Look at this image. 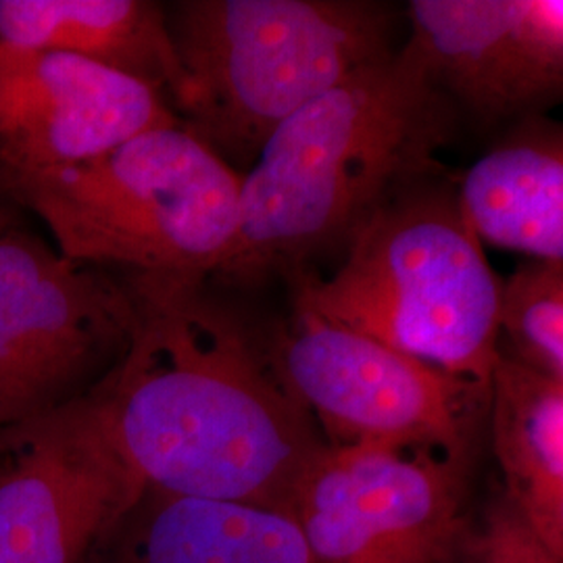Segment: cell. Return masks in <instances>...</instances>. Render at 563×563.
Instances as JSON below:
<instances>
[{"mask_svg": "<svg viewBox=\"0 0 563 563\" xmlns=\"http://www.w3.org/2000/svg\"><path fill=\"white\" fill-rule=\"evenodd\" d=\"M470 460L376 444H325L288 518L313 563H446L462 541Z\"/></svg>", "mask_w": 563, "mask_h": 563, "instance_id": "ba28073f", "label": "cell"}, {"mask_svg": "<svg viewBox=\"0 0 563 563\" xmlns=\"http://www.w3.org/2000/svg\"><path fill=\"white\" fill-rule=\"evenodd\" d=\"M0 180L41 218L65 260L123 274L209 280L241 225L242 174L181 123L76 165L0 163Z\"/></svg>", "mask_w": 563, "mask_h": 563, "instance_id": "5b68a950", "label": "cell"}, {"mask_svg": "<svg viewBox=\"0 0 563 563\" xmlns=\"http://www.w3.org/2000/svg\"><path fill=\"white\" fill-rule=\"evenodd\" d=\"M453 120L411 42L305 104L242 174L239 234L211 278L297 282L344 253L380 207L443 172Z\"/></svg>", "mask_w": 563, "mask_h": 563, "instance_id": "7a4b0ae2", "label": "cell"}, {"mask_svg": "<svg viewBox=\"0 0 563 563\" xmlns=\"http://www.w3.org/2000/svg\"><path fill=\"white\" fill-rule=\"evenodd\" d=\"M488 418L505 499L563 560V380L501 353L490 378Z\"/></svg>", "mask_w": 563, "mask_h": 563, "instance_id": "9a60e30c", "label": "cell"}, {"mask_svg": "<svg viewBox=\"0 0 563 563\" xmlns=\"http://www.w3.org/2000/svg\"><path fill=\"white\" fill-rule=\"evenodd\" d=\"M167 27L174 113L242 174L284 121L393 53L390 11L363 0H186Z\"/></svg>", "mask_w": 563, "mask_h": 563, "instance_id": "3957f363", "label": "cell"}, {"mask_svg": "<svg viewBox=\"0 0 563 563\" xmlns=\"http://www.w3.org/2000/svg\"><path fill=\"white\" fill-rule=\"evenodd\" d=\"M18 211L20 207L9 197L4 184L0 180V236L18 225Z\"/></svg>", "mask_w": 563, "mask_h": 563, "instance_id": "ac0fdd59", "label": "cell"}, {"mask_svg": "<svg viewBox=\"0 0 563 563\" xmlns=\"http://www.w3.org/2000/svg\"><path fill=\"white\" fill-rule=\"evenodd\" d=\"M272 362L328 444H376L470 460L490 386L451 376L295 307Z\"/></svg>", "mask_w": 563, "mask_h": 563, "instance_id": "8992f818", "label": "cell"}, {"mask_svg": "<svg viewBox=\"0 0 563 563\" xmlns=\"http://www.w3.org/2000/svg\"><path fill=\"white\" fill-rule=\"evenodd\" d=\"M446 563H563L523 522L505 497L484 514L478 528L465 530Z\"/></svg>", "mask_w": 563, "mask_h": 563, "instance_id": "e0dca14e", "label": "cell"}, {"mask_svg": "<svg viewBox=\"0 0 563 563\" xmlns=\"http://www.w3.org/2000/svg\"><path fill=\"white\" fill-rule=\"evenodd\" d=\"M407 13L430 80L484 125L560 99L562 0H413Z\"/></svg>", "mask_w": 563, "mask_h": 563, "instance_id": "30bf717a", "label": "cell"}, {"mask_svg": "<svg viewBox=\"0 0 563 563\" xmlns=\"http://www.w3.org/2000/svg\"><path fill=\"white\" fill-rule=\"evenodd\" d=\"M123 278L65 260L23 228L0 236V428L88 395L128 349Z\"/></svg>", "mask_w": 563, "mask_h": 563, "instance_id": "52a82bcc", "label": "cell"}, {"mask_svg": "<svg viewBox=\"0 0 563 563\" xmlns=\"http://www.w3.org/2000/svg\"><path fill=\"white\" fill-rule=\"evenodd\" d=\"M501 282L457 192L428 180L380 207L330 278L295 282V307L490 386L501 357Z\"/></svg>", "mask_w": 563, "mask_h": 563, "instance_id": "277c9868", "label": "cell"}, {"mask_svg": "<svg viewBox=\"0 0 563 563\" xmlns=\"http://www.w3.org/2000/svg\"><path fill=\"white\" fill-rule=\"evenodd\" d=\"M102 563H313L292 518L144 486L97 549Z\"/></svg>", "mask_w": 563, "mask_h": 563, "instance_id": "7c38bea8", "label": "cell"}, {"mask_svg": "<svg viewBox=\"0 0 563 563\" xmlns=\"http://www.w3.org/2000/svg\"><path fill=\"white\" fill-rule=\"evenodd\" d=\"M501 334L509 360L563 380V263L528 260L501 282Z\"/></svg>", "mask_w": 563, "mask_h": 563, "instance_id": "2e32d148", "label": "cell"}, {"mask_svg": "<svg viewBox=\"0 0 563 563\" xmlns=\"http://www.w3.org/2000/svg\"><path fill=\"white\" fill-rule=\"evenodd\" d=\"M132 334L90 393L144 486L288 516L325 449L274 367L269 336L207 280L123 274Z\"/></svg>", "mask_w": 563, "mask_h": 563, "instance_id": "6da1fadb", "label": "cell"}, {"mask_svg": "<svg viewBox=\"0 0 563 563\" xmlns=\"http://www.w3.org/2000/svg\"><path fill=\"white\" fill-rule=\"evenodd\" d=\"M0 44L63 53L148 81L181 84L167 11L146 0H0Z\"/></svg>", "mask_w": 563, "mask_h": 563, "instance_id": "5bb4252c", "label": "cell"}, {"mask_svg": "<svg viewBox=\"0 0 563 563\" xmlns=\"http://www.w3.org/2000/svg\"><path fill=\"white\" fill-rule=\"evenodd\" d=\"M457 201L481 244L563 263L562 125L520 120L465 172Z\"/></svg>", "mask_w": 563, "mask_h": 563, "instance_id": "4fadbf2b", "label": "cell"}, {"mask_svg": "<svg viewBox=\"0 0 563 563\" xmlns=\"http://www.w3.org/2000/svg\"><path fill=\"white\" fill-rule=\"evenodd\" d=\"M178 123L165 92L148 81L80 57L0 44L2 165H76Z\"/></svg>", "mask_w": 563, "mask_h": 563, "instance_id": "8fae6325", "label": "cell"}, {"mask_svg": "<svg viewBox=\"0 0 563 563\" xmlns=\"http://www.w3.org/2000/svg\"><path fill=\"white\" fill-rule=\"evenodd\" d=\"M92 393L0 428V563H88L141 497Z\"/></svg>", "mask_w": 563, "mask_h": 563, "instance_id": "9c48e42d", "label": "cell"}]
</instances>
